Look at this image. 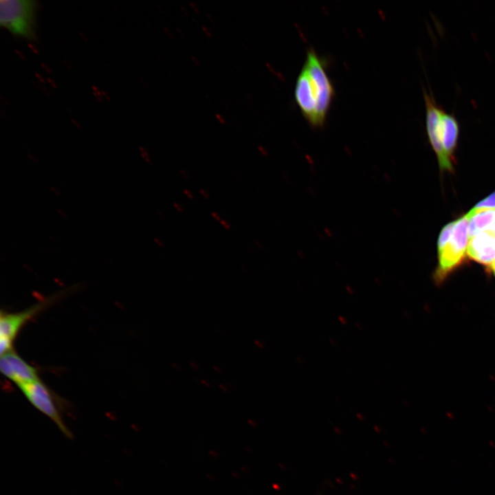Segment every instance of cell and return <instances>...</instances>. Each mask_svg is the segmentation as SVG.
<instances>
[{
	"instance_id": "6da1fadb",
	"label": "cell",
	"mask_w": 495,
	"mask_h": 495,
	"mask_svg": "<svg viewBox=\"0 0 495 495\" xmlns=\"http://www.w3.org/2000/svg\"><path fill=\"white\" fill-rule=\"evenodd\" d=\"M324 60L314 49H309L298 76L294 98L302 116L313 128H322L335 96V89Z\"/></svg>"
},
{
	"instance_id": "7a4b0ae2",
	"label": "cell",
	"mask_w": 495,
	"mask_h": 495,
	"mask_svg": "<svg viewBox=\"0 0 495 495\" xmlns=\"http://www.w3.org/2000/svg\"><path fill=\"white\" fill-rule=\"evenodd\" d=\"M426 128L430 143L441 170H452L453 155L459 136V124L456 117L438 104L432 93L425 89Z\"/></svg>"
},
{
	"instance_id": "3957f363",
	"label": "cell",
	"mask_w": 495,
	"mask_h": 495,
	"mask_svg": "<svg viewBox=\"0 0 495 495\" xmlns=\"http://www.w3.org/2000/svg\"><path fill=\"white\" fill-rule=\"evenodd\" d=\"M470 218L467 213L454 221L450 239L443 248L438 250L439 265L433 275L437 285L442 284L464 259L469 243Z\"/></svg>"
},
{
	"instance_id": "277c9868",
	"label": "cell",
	"mask_w": 495,
	"mask_h": 495,
	"mask_svg": "<svg viewBox=\"0 0 495 495\" xmlns=\"http://www.w3.org/2000/svg\"><path fill=\"white\" fill-rule=\"evenodd\" d=\"M37 2L32 0H1L0 24L12 34L29 40L35 36Z\"/></svg>"
},
{
	"instance_id": "5b68a950",
	"label": "cell",
	"mask_w": 495,
	"mask_h": 495,
	"mask_svg": "<svg viewBox=\"0 0 495 495\" xmlns=\"http://www.w3.org/2000/svg\"><path fill=\"white\" fill-rule=\"evenodd\" d=\"M28 401L39 412L50 418L67 437L72 432L66 426L60 410V405L48 387L39 379L19 386Z\"/></svg>"
},
{
	"instance_id": "8992f818",
	"label": "cell",
	"mask_w": 495,
	"mask_h": 495,
	"mask_svg": "<svg viewBox=\"0 0 495 495\" xmlns=\"http://www.w3.org/2000/svg\"><path fill=\"white\" fill-rule=\"evenodd\" d=\"M53 296L32 305L16 313L1 312L0 353L3 355L13 350V342L22 327L32 318L49 307L56 300Z\"/></svg>"
},
{
	"instance_id": "52a82bcc",
	"label": "cell",
	"mask_w": 495,
	"mask_h": 495,
	"mask_svg": "<svg viewBox=\"0 0 495 495\" xmlns=\"http://www.w3.org/2000/svg\"><path fill=\"white\" fill-rule=\"evenodd\" d=\"M1 373L17 386L39 380L37 369L13 350L1 355Z\"/></svg>"
},
{
	"instance_id": "ba28073f",
	"label": "cell",
	"mask_w": 495,
	"mask_h": 495,
	"mask_svg": "<svg viewBox=\"0 0 495 495\" xmlns=\"http://www.w3.org/2000/svg\"><path fill=\"white\" fill-rule=\"evenodd\" d=\"M467 254L477 263L490 266L495 260V236L487 232H480L470 238Z\"/></svg>"
},
{
	"instance_id": "9c48e42d",
	"label": "cell",
	"mask_w": 495,
	"mask_h": 495,
	"mask_svg": "<svg viewBox=\"0 0 495 495\" xmlns=\"http://www.w3.org/2000/svg\"><path fill=\"white\" fill-rule=\"evenodd\" d=\"M469 239L480 232H487L495 236V209L476 212H469Z\"/></svg>"
},
{
	"instance_id": "30bf717a",
	"label": "cell",
	"mask_w": 495,
	"mask_h": 495,
	"mask_svg": "<svg viewBox=\"0 0 495 495\" xmlns=\"http://www.w3.org/2000/svg\"><path fill=\"white\" fill-rule=\"evenodd\" d=\"M495 209V192L477 203L475 206L470 210L472 212H476L485 210Z\"/></svg>"
},
{
	"instance_id": "8fae6325",
	"label": "cell",
	"mask_w": 495,
	"mask_h": 495,
	"mask_svg": "<svg viewBox=\"0 0 495 495\" xmlns=\"http://www.w3.org/2000/svg\"><path fill=\"white\" fill-rule=\"evenodd\" d=\"M220 223H221V226H222L224 228H226V230H230V228H231L230 223H229L227 221H226V220H223V219H222V220L220 221Z\"/></svg>"
},
{
	"instance_id": "7c38bea8",
	"label": "cell",
	"mask_w": 495,
	"mask_h": 495,
	"mask_svg": "<svg viewBox=\"0 0 495 495\" xmlns=\"http://www.w3.org/2000/svg\"><path fill=\"white\" fill-rule=\"evenodd\" d=\"M211 215H212V217L216 221H221L222 220V219H221L220 215L218 214H217V212H212L211 213Z\"/></svg>"
},
{
	"instance_id": "4fadbf2b",
	"label": "cell",
	"mask_w": 495,
	"mask_h": 495,
	"mask_svg": "<svg viewBox=\"0 0 495 495\" xmlns=\"http://www.w3.org/2000/svg\"><path fill=\"white\" fill-rule=\"evenodd\" d=\"M184 193L187 196L188 199H192L193 198L192 192H190V191H189L188 189H184Z\"/></svg>"
},
{
	"instance_id": "5bb4252c",
	"label": "cell",
	"mask_w": 495,
	"mask_h": 495,
	"mask_svg": "<svg viewBox=\"0 0 495 495\" xmlns=\"http://www.w3.org/2000/svg\"><path fill=\"white\" fill-rule=\"evenodd\" d=\"M199 193L206 199H208L209 197L208 193L204 189H200Z\"/></svg>"
},
{
	"instance_id": "9a60e30c",
	"label": "cell",
	"mask_w": 495,
	"mask_h": 495,
	"mask_svg": "<svg viewBox=\"0 0 495 495\" xmlns=\"http://www.w3.org/2000/svg\"><path fill=\"white\" fill-rule=\"evenodd\" d=\"M173 206L178 212H182L183 211L182 208L179 206L178 204L174 203Z\"/></svg>"
},
{
	"instance_id": "2e32d148",
	"label": "cell",
	"mask_w": 495,
	"mask_h": 495,
	"mask_svg": "<svg viewBox=\"0 0 495 495\" xmlns=\"http://www.w3.org/2000/svg\"><path fill=\"white\" fill-rule=\"evenodd\" d=\"M490 270H491L492 272L494 274V275L495 276V260L491 264Z\"/></svg>"
}]
</instances>
